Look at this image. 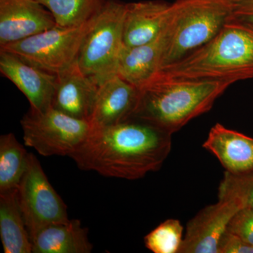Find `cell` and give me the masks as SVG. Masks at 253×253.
Returning <instances> with one entry per match:
<instances>
[{
	"mask_svg": "<svg viewBox=\"0 0 253 253\" xmlns=\"http://www.w3.org/2000/svg\"><path fill=\"white\" fill-rule=\"evenodd\" d=\"M137 88L119 75L113 76L99 86L92 114L91 129L118 124L129 119L137 102Z\"/></svg>",
	"mask_w": 253,
	"mask_h": 253,
	"instance_id": "cell-13",
	"label": "cell"
},
{
	"mask_svg": "<svg viewBox=\"0 0 253 253\" xmlns=\"http://www.w3.org/2000/svg\"><path fill=\"white\" fill-rule=\"evenodd\" d=\"M0 72L27 98L31 110L42 112L51 107L57 75L3 50H0Z\"/></svg>",
	"mask_w": 253,
	"mask_h": 253,
	"instance_id": "cell-11",
	"label": "cell"
},
{
	"mask_svg": "<svg viewBox=\"0 0 253 253\" xmlns=\"http://www.w3.org/2000/svg\"><path fill=\"white\" fill-rule=\"evenodd\" d=\"M170 3L148 0L126 3L123 24L125 47H134L154 41L162 33Z\"/></svg>",
	"mask_w": 253,
	"mask_h": 253,
	"instance_id": "cell-14",
	"label": "cell"
},
{
	"mask_svg": "<svg viewBox=\"0 0 253 253\" xmlns=\"http://www.w3.org/2000/svg\"><path fill=\"white\" fill-rule=\"evenodd\" d=\"M218 198L232 200L241 208L253 209V172L243 174L224 173Z\"/></svg>",
	"mask_w": 253,
	"mask_h": 253,
	"instance_id": "cell-22",
	"label": "cell"
},
{
	"mask_svg": "<svg viewBox=\"0 0 253 253\" xmlns=\"http://www.w3.org/2000/svg\"><path fill=\"white\" fill-rule=\"evenodd\" d=\"M0 237L5 253H33L18 201V188L0 194Z\"/></svg>",
	"mask_w": 253,
	"mask_h": 253,
	"instance_id": "cell-18",
	"label": "cell"
},
{
	"mask_svg": "<svg viewBox=\"0 0 253 253\" xmlns=\"http://www.w3.org/2000/svg\"><path fill=\"white\" fill-rule=\"evenodd\" d=\"M172 135L135 118L91 129L70 158L83 170L134 180L162 167L172 149Z\"/></svg>",
	"mask_w": 253,
	"mask_h": 253,
	"instance_id": "cell-1",
	"label": "cell"
},
{
	"mask_svg": "<svg viewBox=\"0 0 253 253\" xmlns=\"http://www.w3.org/2000/svg\"><path fill=\"white\" fill-rule=\"evenodd\" d=\"M28 154L13 133L0 136V194L18 188L27 167Z\"/></svg>",
	"mask_w": 253,
	"mask_h": 253,
	"instance_id": "cell-19",
	"label": "cell"
},
{
	"mask_svg": "<svg viewBox=\"0 0 253 253\" xmlns=\"http://www.w3.org/2000/svg\"><path fill=\"white\" fill-rule=\"evenodd\" d=\"M94 17L77 27L56 25L47 31L1 46L0 50L16 55L47 72L59 74L77 63L83 40Z\"/></svg>",
	"mask_w": 253,
	"mask_h": 253,
	"instance_id": "cell-6",
	"label": "cell"
},
{
	"mask_svg": "<svg viewBox=\"0 0 253 253\" xmlns=\"http://www.w3.org/2000/svg\"><path fill=\"white\" fill-rule=\"evenodd\" d=\"M54 16L36 0H0V47L54 27Z\"/></svg>",
	"mask_w": 253,
	"mask_h": 253,
	"instance_id": "cell-10",
	"label": "cell"
},
{
	"mask_svg": "<svg viewBox=\"0 0 253 253\" xmlns=\"http://www.w3.org/2000/svg\"><path fill=\"white\" fill-rule=\"evenodd\" d=\"M251 78H253V23L231 16L211 41L161 68L151 80L233 84Z\"/></svg>",
	"mask_w": 253,
	"mask_h": 253,
	"instance_id": "cell-2",
	"label": "cell"
},
{
	"mask_svg": "<svg viewBox=\"0 0 253 253\" xmlns=\"http://www.w3.org/2000/svg\"><path fill=\"white\" fill-rule=\"evenodd\" d=\"M240 209L235 201L219 198L188 222L179 253H218L219 242Z\"/></svg>",
	"mask_w": 253,
	"mask_h": 253,
	"instance_id": "cell-9",
	"label": "cell"
},
{
	"mask_svg": "<svg viewBox=\"0 0 253 253\" xmlns=\"http://www.w3.org/2000/svg\"><path fill=\"white\" fill-rule=\"evenodd\" d=\"M31 240L34 253H89L93 249L88 229L78 219L49 224Z\"/></svg>",
	"mask_w": 253,
	"mask_h": 253,
	"instance_id": "cell-16",
	"label": "cell"
},
{
	"mask_svg": "<svg viewBox=\"0 0 253 253\" xmlns=\"http://www.w3.org/2000/svg\"><path fill=\"white\" fill-rule=\"evenodd\" d=\"M162 41L160 35L154 41L134 47H123L118 75L137 89L144 85L161 68Z\"/></svg>",
	"mask_w": 253,
	"mask_h": 253,
	"instance_id": "cell-17",
	"label": "cell"
},
{
	"mask_svg": "<svg viewBox=\"0 0 253 253\" xmlns=\"http://www.w3.org/2000/svg\"><path fill=\"white\" fill-rule=\"evenodd\" d=\"M218 253H253V246L226 231L219 242Z\"/></svg>",
	"mask_w": 253,
	"mask_h": 253,
	"instance_id": "cell-24",
	"label": "cell"
},
{
	"mask_svg": "<svg viewBox=\"0 0 253 253\" xmlns=\"http://www.w3.org/2000/svg\"><path fill=\"white\" fill-rule=\"evenodd\" d=\"M231 84L226 82L150 80L138 89L137 102L130 118L172 134L212 109Z\"/></svg>",
	"mask_w": 253,
	"mask_h": 253,
	"instance_id": "cell-3",
	"label": "cell"
},
{
	"mask_svg": "<svg viewBox=\"0 0 253 253\" xmlns=\"http://www.w3.org/2000/svg\"><path fill=\"white\" fill-rule=\"evenodd\" d=\"M54 16L56 25L77 27L99 14L109 0H36Z\"/></svg>",
	"mask_w": 253,
	"mask_h": 253,
	"instance_id": "cell-20",
	"label": "cell"
},
{
	"mask_svg": "<svg viewBox=\"0 0 253 253\" xmlns=\"http://www.w3.org/2000/svg\"><path fill=\"white\" fill-rule=\"evenodd\" d=\"M126 3L109 0L94 18L80 50L78 66L98 86L118 74Z\"/></svg>",
	"mask_w": 253,
	"mask_h": 253,
	"instance_id": "cell-5",
	"label": "cell"
},
{
	"mask_svg": "<svg viewBox=\"0 0 253 253\" xmlns=\"http://www.w3.org/2000/svg\"><path fill=\"white\" fill-rule=\"evenodd\" d=\"M99 86L82 73L78 63L57 75L51 107L71 117L90 119Z\"/></svg>",
	"mask_w": 253,
	"mask_h": 253,
	"instance_id": "cell-12",
	"label": "cell"
},
{
	"mask_svg": "<svg viewBox=\"0 0 253 253\" xmlns=\"http://www.w3.org/2000/svg\"><path fill=\"white\" fill-rule=\"evenodd\" d=\"M234 1L176 0L170 3L161 34L160 70L211 41L232 16Z\"/></svg>",
	"mask_w": 253,
	"mask_h": 253,
	"instance_id": "cell-4",
	"label": "cell"
},
{
	"mask_svg": "<svg viewBox=\"0 0 253 253\" xmlns=\"http://www.w3.org/2000/svg\"><path fill=\"white\" fill-rule=\"evenodd\" d=\"M18 196L30 238L49 224L69 220L66 204L50 184L38 158L31 153L18 184Z\"/></svg>",
	"mask_w": 253,
	"mask_h": 253,
	"instance_id": "cell-8",
	"label": "cell"
},
{
	"mask_svg": "<svg viewBox=\"0 0 253 253\" xmlns=\"http://www.w3.org/2000/svg\"><path fill=\"white\" fill-rule=\"evenodd\" d=\"M203 146L219 160L226 172L234 174L253 172V138L217 123Z\"/></svg>",
	"mask_w": 253,
	"mask_h": 253,
	"instance_id": "cell-15",
	"label": "cell"
},
{
	"mask_svg": "<svg viewBox=\"0 0 253 253\" xmlns=\"http://www.w3.org/2000/svg\"><path fill=\"white\" fill-rule=\"evenodd\" d=\"M232 17L253 23V0H235Z\"/></svg>",
	"mask_w": 253,
	"mask_h": 253,
	"instance_id": "cell-25",
	"label": "cell"
},
{
	"mask_svg": "<svg viewBox=\"0 0 253 253\" xmlns=\"http://www.w3.org/2000/svg\"><path fill=\"white\" fill-rule=\"evenodd\" d=\"M23 141L43 156H71L91 131L88 121L50 107L42 112L30 109L21 121Z\"/></svg>",
	"mask_w": 253,
	"mask_h": 253,
	"instance_id": "cell-7",
	"label": "cell"
},
{
	"mask_svg": "<svg viewBox=\"0 0 253 253\" xmlns=\"http://www.w3.org/2000/svg\"><path fill=\"white\" fill-rule=\"evenodd\" d=\"M227 231L253 246V209H240L231 219Z\"/></svg>",
	"mask_w": 253,
	"mask_h": 253,
	"instance_id": "cell-23",
	"label": "cell"
},
{
	"mask_svg": "<svg viewBox=\"0 0 253 253\" xmlns=\"http://www.w3.org/2000/svg\"><path fill=\"white\" fill-rule=\"evenodd\" d=\"M183 231L178 219H168L145 236V246L154 253H179L184 239Z\"/></svg>",
	"mask_w": 253,
	"mask_h": 253,
	"instance_id": "cell-21",
	"label": "cell"
}]
</instances>
